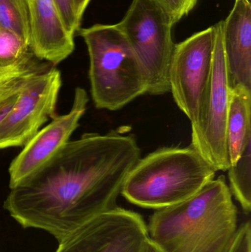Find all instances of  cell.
Segmentation results:
<instances>
[{"label": "cell", "instance_id": "obj_1", "mask_svg": "<svg viewBox=\"0 0 251 252\" xmlns=\"http://www.w3.org/2000/svg\"><path fill=\"white\" fill-rule=\"evenodd\" d=\"M122 129L69 141L39 168L10 188L4 208L25 229L57 241L116 207L127 176L141 158L135 136Z\"/></svg>", "mask_w": 251, "mask_h": 252}, {"label": "cell", "instance_id": "obj_2", "mask_svg": "<svg viewBox=\"0 0 251 252\" xmlns=\"http://www.w3.org/2000/svg\"><path fill=\"white\" fill-rule=\"evenodd\" d=\"M237 209L225 176L193 196L156 210L147 225L161 252H225L238 229Z\"/></svg>", "mask_w": 251, "mask_h": 252}, {"label": "cell", "instance_id": "obj_3", "mask_svg": "<svg viewBox=\"0 0 251 252\" xmlns=\"http://www.w3.org/2000/svg\"><path fill=\"white\" fill-rule=\"evenodd\" d=\"M216 172L191 145L165 147L139 158L121 195L134 205L160 210L197 193L215 179Z\"/></svg>", "mask_w": 251, "mask_h": 252}, {"label": "cell", "instance_id": "obj_4", "mask_svg": "<svg viewBox=\"0 0 251 252\" xmlns=\"http://www.w3.org/2000/svg\"><path fill=\"white\" fill-rule=\"evenodd\" d=\"M90 59L89 79L97 109L116 111L147 94L145 72L117 25H95L80 31Z\"/></svg>", "mask_w": 251, "mask_h": 252}, {"label": "cell", "instance_id": "obj_5", "mask_svg": "<svg viewBox=\"0 0 251 252\" xmlns=\"http://www.w3.org/2000/svg\"><path fill=\"white\" fill-rule=\"evenodd\" d=\"M126 37L145 72L147 94L169 92V71L175 44L170 18L155 0H133L116 24Z\"/></svg>", "mask_w": 251, "mask_h": 252}, {"label": "cell", "instance_id": "obj_6", "mask_svg": "<svg viewBox=\"0 0 251 252\" xmlns=\"http://www.w3.org/2000/svg\"><path fill=\"white\" fill-rule=\"evenodd\" d=\"M212 71L192 125L193 146L216 171H226L231 166L227 120L231 87L228 79L223 42V21L215 26Z\"/></svg>", "mask_w": 251, "mask_h": 252}, {"label": "cell", "instance_id": "obj_7", "mask_svg": "<svg viewBox=\"0 0 251 252\" xmlns=\"http://www.w3.org/2000/svg\"><path fill=\"white\" fill-rule=\"evenodd\" d=\"M61 82L60 71L56 68L40 71L27 80L0 124V149L25 146L49 118L56 116Z\"/></svg>", "mask_w": 251, "mask_h": 252}, {"label": "cell", "instance_id": "obj_8", "mask_svg": "<svg viewBox=\"0 0 251 252\" xmlns=\"http://www.w3.org/2000/svg\"><path fill=\"white\" fill-rule=\"evenodd\" d=\"M147 240L142 217L116 207L77 228L59 241L56 252H143Z\"/></svg>", "mask_w": 251, "mask_h": 252}, {"label": "cell", "instance_id": "obj_9", "mask_svg": "<svg viewBox=\"0 0 251 252\" xmlns=\"http://www.w3.org/2000/svg\"><path fill=\"white\" fill-rule=\"evenodd\" d=\"M215 27L175 44L169 71V92L191 124L197 115L212 66Z\"/></svg>", "mask_w": 251, "mask_h": 252}, {"label": "cell", "instance_id": "obj_10", "mask_svg": "<svg viewBox=\"0 0 251 252\" xmlns=\"http://www.w3.org/2000/svg\"><path fill=\"white\" fill-rule=\"evenodd\" d=\"M88 102L85 90L77 87L70 112L53 118V121L42 130H38L12 161L9 167L10 188L39 168L69 142L71 135L79 126L80 120L85 114Z\"/></svg>", "mask_w": 251, "mask_h": 252}, {"label": "cell", "instance_id": "obj_11", "mask_svg": "<svg viewBox=\"0 0 251 252\" xmlns=\"http://www.w3.org/2000/svg\"><path fill=\"white\" fill-rule=\"evenodd\" d=\"M30 19L32 54L41 61L57 64L75 49L74 36L60 19L53 0H27Z\"/></svg>", "mask_w": 251, "mask_h": 252}, {"label": "cell", "instance_id": "obj_12", "mask_svg": "<svg viewBox=\"0 0 251 252\" xmlns=\"http://www.w3.org/2000/svg\"><path fill=\"white\" fill-rule=\"evenodd\" d=\"M223 42L231 88L251 90V2L236 0L223 21Z\"/></svg>", "mask_w": 251, "mask_h": 252}, {"label": "cell", "instance_id": "obj_13", "mask_svg": "<svg viewBox=\"0 0 251 252\" xmlns=\"http://www.w3.org/2000/svg\"><path fill=\"white\" fill-rule=\"evenodd\" d=\"M251 90L241 86L231 89L227 141L231 165L251 143Z\"/></svg>", "mask_w": 251, "mask_h": 252}, {"label": "cell", "instance_id": "obj_14", "mask_svg": "<svg viewBox=\"0 0 251 252\" xmlns=\"http://www.w3.org/2000/svg\"><path fill=\"white\" fill-rule=\"evenodd\" d=\"M229 189L243 211L251 209V143L228 170Z\"/></svg>", "mask_w": 251, "mask_h": 252}, {"label": "cell", "instance_id": "obj_15", "mask_svg": "<svg viewBox=\"0 0 251 252\" xmlns=\"http://www.w3.org/2000/svg\"><path fill=\"white\" fill-rule=\"evenodd\" d=\"M0 28L30 44V19L27 0H0Z\"/></svg>", "mask_w": 251, "mask_h": 252}, {"label": "cell", "instance_id": "obj_16", "mask_svg": "<svg viewBox=\"0 0 251 252\" xmlns=\"http://www.w3.org/2000/svg\"><path fill=\"white\" fill-rule=\"evenodd\" d=\"M30 53L32 52L26 41L14 32L0 28V69L19 64Z\"/></svg>", "mask_w": 251, "mask_h": 252}, {"label": "cell", "instance_id": "obj_17", "mask_svg": "<svg viewBox=\"0 0 251 252\" xmlns=\"http://www.w3.org/2000/svg\"><path fill=\"white\" fill-rule=\"evenodd\" d=\"M39 71H41V66L38 62L32 58H28L4 75H1L0 76V102L19 92L27 80Z\"/></svg>", "mask_w": 251, "mask_h": 252}, {"label": "cell", "instance_id": "obj_18", "mask_svg": "<svg viewBox=\"0 0 251 252\" xmlns=\"http://www.w3.org/2000/svg\"><path fill=\"white\" fill-rule=\"evenodd\" d=\"M170 18L173 25L187 16L197 4V0H155Z\"/></svg>", "mask_w": 251, "mask_h": 252}, {"label": "cell", "instance_id": "obj_19", "mask_svg": "<svg viewBox=\"0 0 251 252\" xmlns=\"http://www.w3.org/2000/svg\"><path fill=\"white\" fill-rule=\"evenodd\" d=\"M53 1L66 31L74 36L75 32L80 29L81 22H79L75 13L73 0H53Z\"/></svg>", "mask_w": 251, "mask_h": 252}, {"label": "cell", "instance_id": "obj_20", "mask_svg": "<svg viewBox=\"0 0 251 252\" xmlns=\"http://www.w3.org/2000/svg\"><path fill=\"white\" fill-rule=\"evenodd\" d=\"M19 91L14 93L12 95L9 96L8 97L0 102V124L2 122L3 120L6 118V116L8 115L9 112L13 108V105L16 103Z\"/></svg>", "mask_w": 251, "mask_h": 252}, {"label": "cell", "instance_id": "obj_21", "mask_svg": "<svg viewBox=\"0 0 251 252\" xmlns=\"http://www.w3.org/2000/svg\"><path fill=\"white\" fill-rule=\"evenodd\" d=\"M91 0H73L75 6V13L80 22L82 20L84 12Z\"/></svg>", "mask_w": 251, "mask_h": 252}, {"label": "cell", "instance_id": "obj_22", "mask_svg": "<svg viewBox=\"0 0 251 252\" xmlns=\"http://www.w3.org/2000/svg\"><path fill=\"white\" fill-rule=\"evenodd\" d=\"M161 252V251L148 238L147 243H146L145 247H144V252Z\"/></svg>", "mask_w": 251, "mask_h": 252}, {"label": "cell", "instance_id": "obj_23", "mask_svg": "<svg viewBox=\"0 0 251 252\" xmlns=\"http://www.w3.org/2000/svg\"><path fill=\"white\" fill-rule=\"evenodd\" d=\"M22 62H23V61H22ZM13 66V67H11V68H9V69H0V76H1V75H4V73H6V72H8V71H10V69H13V68L15 67V66Z\"/></svg>", "mask_w": 251, "mask_h": 252}, {"label": "cell", "instance_id": "obj_24", "mask_svg": "<svg viewBox=\"0 0 251 252\" xmlns=\"http://www.w3.org/2000/svg\"><path fill=\"white\" fill-rule=\"evenodd\" d=\"M249 1H251V0H249Z\"/></svg>", "mask_w": 251, "mask_h": 252}]
</instances>
